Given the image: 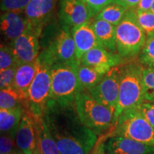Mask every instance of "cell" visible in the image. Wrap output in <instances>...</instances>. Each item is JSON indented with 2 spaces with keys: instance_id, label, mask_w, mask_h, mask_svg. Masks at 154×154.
I'll return each mask as SVG.
<instances>
[{
  "instance_id": "obj_2",
  "label": "cell",
  "mask_w": 154,
  "mask_h": 154,
  "mask_svg": "<svg viewBox=\"0 0 154 154\" xmlns=\"http://www.w3.org/2000/svg\"><path fill=\"white\" fill-rule=\"evenodd\" d=\"M120 86L118 106L116 110L114 126L124 111L138 108L145 101L142 84L143 66L140 63H129L120 66Z\"/></svg>"
},
{
  "instance_id": "obj_32",
  "label": "cell",
  "mask_w": 154,
  "mask_h": 154,
  "mask_svg": "<svg viewBox=\"0 0 154 154\" xmlns=\"http://www.w3.org/2000/svg\"><path fill=\"white\" fill-rule=\"evenodd\" d=\"M87 6L94 16L96 17L106 6L109 4L114 3V0H82Z\"/></svg>"
},
{
  "instance_id": "obj_22",
  "label": "cell",
  "mask_w": 154,
  "mask_h": 154,
  "mask_svg": "<svg viewBox=\"0 0 154 154\" xmlns=\"http://www.w3.org/2000/svg\"><path fill=\"white\" fill-rule=\"evenodd\" d=\"M23 106L29 108V98L14 86L3 88L0 91V109H13Z\"/></svg>"
},
{
  "instance_id": "obj_7",
  "label": "cell",
  "mask_w": 154,
  "mask_h": 154,
  "mask_svg": "<svg viewBox=\"0 0 154 154\" xmlns=\"http://www.w3.org/2000/svg\"><path fill=\"white\" fill-rule=\"evenodd\" d=\"M111 136H120L154 146V128L138 108L124 111L119 116Z\"/></svg>"
},
{
  "instance_id": "obj_27",
  "label": "cell",
  "mask_w": 154,
  "mask_h": 154,
  "mask_svg": "<svg viewBox=\"0 0 154 154\" xmlns=\"http://www.w3.org/2000/svg\"><path fill=\"white\" fill-rule=\"evenodd\" d=\"M138 60L143 67L154 69V36L146 39L145 45L138 55Z\"/></svg>"
},
{
  "instance_id": "obj_8",
  "label": "cell",
  "mask_w": 154,
  "mask_h": 154,
  "mask_svg": "<svg viewBox=\"0 0 154 154\" xmlns=\"http://www.w3.org/2000/svg\"><path fill=\"white\" fill-rule=\"evenodd\" d=\"M120 75V66L113 67L99 84L88 92L98 103L110 110L113 116L118 106Z\"/></svg>"
},
{
  "instance_id": "obj_3",
  "label": "cell",
  "mask_w": 154,
  "mask_h": 154,
  "mask_svg": "<svg viewBox=\"0 0 154 154\" xmlns=\"http://www.w3.org/2000/svg\"><path fill=\"white\" fill-rule=\"evenodd\" d=\"M116 52L123 59L139 55L145 45L146 35L140 26L136 9H130L116 26Z\"/></svg>"
},
{
  "instance_id": "obj_10",
  "label": "cell",
  "mask_w": 154,
  "mask_h": 154,
  "mask_svg": "<svg viewBox=\"0 0 154 154\" xmlns=\"http://www.w3.org/2000/svg\"><path fill=\"white\" fill-rule=\"evenodd\" d=\"M15 142L24 154H41L38 149L35 119L29 108L24 109Z\"/></svg>"
},
{
  "instance_id": "obj_12",
  "label": "cell",
  "mask_w": 154,
  "mask_h": 154,
  "mask_svg": "<svg viewBox=\"0 0 154 154\" xmlns=\"http://www.w3.org/2000/svg\"><path fill=\"white\" fill-rule=\"evenodd\" d=\"M93 17V13L82 0H61L59 18L64 25L72 28L90 22Z\"/></svg>"
},
{
  "instance_id": "obj_21",
  "label": "cell",
  "mask_w": 154,
  "mask_h": 154,
  "mask_svg": "<svg viewBox=\"0 0 154 154\" xmlns=\"http://www.w3.org/2000/svg\"><path fill=\"white\" fill-rule=\"evenodd\" d=\"M36 69H37L36 60L33 62L19 65L17 67L14 87L27 97L29 89L36 75Z\"/></svg>"
},
{
  "instance_id": "obj_35",
  "label": "cell",
  "mask_w": 154,
  "mask_h": 154,
  "mask_svg": "<svg viewBox=\"0 0 154 154\" xmlns=\"http://www.w3.org/2000/svg\"><path fill=\"white\" fill-rule=\"evenodd\" d=\"M154 0H140L136 9L141 11L151 10Z\"/></svg>"
},
{
  "instance_id": "obj_20",
  "label": "cell",
  "mask_w": 154,
  "mask_h": 154,
  "mask_svg": "<svg viewBox=\"0 0 154 154\" xmlns=\"http://www.w3.org/2000/svg\"><path fill=\"white\" fill-rule=\"evenodd\" d=\"M34 119L38 149L42 154H61L51 133L48 129L43 116H34Z\"/></svg>"
},
{
  "instance_id": "obj_19",
  "label": "cell",
  "mask_w": 154,
  "mask_h": 154,
  "mask_svg": "<svg viewBox=\"0 0 154 154\" xmlns=\"http://www.w3.org/2000/svg\"><path fill=\"white\" fill-rule=\"evenodd\" d=\"M24 107L13 109H0V131L1 134L9 135L15 140Z\"/></svg>"
},
{
  "instance_id": "obj_23",
  "label": "cell",
  "mask_w": 154,
  "mask_h": 154,
  "mask_svg": "<svg viewBox=\"0 0 154 154\" xmlns=\"http://www.w3.org/2000/svg\"><path fill=\"white\" fill-rule=\"evenodd\" d=\"M77 72L82 89L87 92L97 86L106 74L95 67L82 64L79 65Z\"/></svg>"
},
{
  "instance_id": "obj_13",
  "label": "cell",
  "mask_w": 154,
  "mask_h": 154,
  "mask_svg": "<svg viewBox=\"0 0 154 154\" xmlns=\"http://www.w3.org/2000/svg\"><path fill=\"white\" fill-rule=\"evenodd\" d=\"M106 154H154V146L124 136H110L104 142Z\"/></svg>"
},
{
  "instance_id": "obj_33",
  "label": "cell",
  "mask_w": 154,
  "mask_h": 154,
  "mask_svg": "<svg viewBox=\"0 0 154 154\" xmlns=\"http://www.w3.org/2000/svg\"><path fill=\"white\" fill-rule=\"evenodd\" d=\"M138 108L142 115L154 128V103L143 101Z\"/></svg>"
},
{
  "instance_id": "obj_38",
  "label": "cell",
  "mask_w": 154,
  "mask_h": 154,
  "mask_svg": "<svg viewBox=\"0 0 154 154\" xmlns=\"http://www.w3.org/2000/svg\"><path fill=\"white\" fill-rule=\"evenodd\" d=\"M0 154H4V153H0Z\"/></svg>"
},
{
  "instance_id": "obj_29",
  "label": "cell",
  "mask_w": 154,
  "mask_h": 154,
  "mask_svg": "<svg viewBox=\"0 0 154 154\" xmlns=\"http://www.w3.org/2000/svg\"><path fill=\"white\" fill-rule=\"evenodd\" d=\"M0 151L4 154H24L17 147L14 138L6 134H1Z\"/></svg>"
},
{
  "instance_id": "obj_16",
  "label": "cell",
  "mask_w": 154,
  "mask_h": 154,
  "mask_svg": "<svg viewBox=\"0 0 154 154\" xmlns=\"http://www.w3.org/2000/svg\"><path fill=\"white\" fill-rule=\"evenodd\" d=\"M71 32L76 45L77 60L79 63L82 57L88 51L96 47H103L96 35L91 22H88L72 27Z\"/></svg>"
},
{
  "instance_id": "obj_37",
  "label": "cell",
  "mask_w": 154,
  "mask_h": 154,
  "mask_svg": "<svg viewBox=\"0 0 154 154\" xmlns=\"http://www.w3.org/2000/svg\"><path fill=\"white\" fill-rule=\"evenodd\" d=\"M151 10L152 11V12H153V14H154V2H153V5H152V7H151Z\"/></svg>"
},
{
  "instance_id": "obj_5",
  "label": "cell",
  "mask_w": 154,
  "mask_h": 154,
  "mask_svg": "<svg viewBox=\"0 0 154 154\" xmlns=\"http://www.w3.org/2000/svg\"><path fill=\"white\" fill-rule=\"evenodd\" d=\"M78 66L61 63L53 64L49 99L61 105L74 104L77 94L84 91L79 80Z\"/></svg>"
},
{
  "instance_id": "obj_28",
  "label": "cell",
  "mask_w": 154,
  "mask_h": 154,
  "mask_svg": "<svg viewBox=\"0 0 154 154\" xmlns=\"http://www.w3.org/2000/svg\"><path fill=\"white\" fill-rule=\"evenodd\" d=\"M19 66L11 46L2 44L0 49V70Z\"/></svg>"
},
{
  "instance_id": "obj_6",
  "label": "cell",
  "mask_w": 154,
  "mask_h": 154,
  "mask_svg": "<svg viewBox=\"0 0 154 154\" xmlns=\"http://www.w3.org/2000/svg\"><path fill=\"white\" fill-rule=\"evenodd\" d=\"M37 69L28 92L29 109L36 117L43 116L44 109L50 99L51 67L54 62L44 49L37 59Z\"/></svg>"
},
{
  "instance_id": "obj_17",
  "label": "cell",
  "mask_w": 154,
  "mask_h": 154,
  "mask_svg": "<svg viewBox=\"0 0 154 154\" xmlns=\"http://www.w3.org/2000/svg\"><path fill=\"white\" fill-rule=\"evenodd\" d=\"M32 27L24 12L5 11L1 15L2 33L11 42Z\"/></svg>"
},
{
  "instance_id": "obj_4",
  "label": "cell",
  "mask_w": 154,
  "mask_h": 154,
  "mask_svg": "<svg viewBox=\"0 0 154 154\" xmlns=\"http://www.w3.org/2000/svg\"><path fill=\"white\" fill-rule=\"evenodd\" d=\"M74 106L82 124L97 136L114 126L111 111L98 103L87 91H83L77 94Z\"/></svg>"
},
{
  "instance_id": "obj_9",
  "label": "cell",
  "mask_w": 154,
  "mask_h": 154,
  "mask_svg": "<svg viewBox=\"0 0 154 154\" xmlns=\"http://www.w3.org/2000/svg\"><path fill=\"white\" fill-rule=\"evenodd\" d=\"M47 54L56 63L79 65L77 60L76 45L69 26L64 25L47 49Z\"/></svg>"
},
{
  "instance_id": "obj_18",
  "label": "cell",
  "mask_w": 154,
  "mask_h": 154,
  "mask_svg": "<svg viewBox=\"0 0 154 154\" xmlns=\"http://www.w3.org/2000/svg\"><path fill=\"white\" fill-rule=\"evenodd\" d=\"M91 24L96 36L103 47L111 52L117 54L116 26L101 19H95Z\"/></svg>"
},
{
  "instance_id": "obj_11",
  "label": "cell",
  "mask_w": 154,
  "mask_h": 154,
  "mask_svg": "<svg viewBox=\"0 0 154 154\" xmlns=\"http://www.w3.org/2000/svg\"><path fill=\"white\" fill-rule=\"evenodd\" d=\"M38 34L33 27L11 42V47L18 65L33 62L39 55Z\"/></svg>"
},
{
  "instance_id": "obj_26",
  "label": "cell",
  "mask_w": 154,
  "mask_h": 154,
  "mask_svg": "<svg viewBox=\"0 0 154 154\" xmlns=\"http://www.w3.org/2000/svg\"><path fill=\"white\" fill-rule=\"evenodd\" d=\"M140 26L146 35V39L154 36V14L151 10L141 11L136 9Z\"/></svg>"
},
{
  "instance_id": "obj_30",
  "label": "cell",
  "mask_w": 154,
  "mask_h": 154,
  "mask_svg": "<svg viewBox=\"0 0 154 154\" xmlns=\"http://www.w3.org/2000/svg\"><path fill=\"white\" fill-rule=\"evenodd\" d=\"M31 0H1V10L14 12H24Z\"/></svg>"
},
{
  "instance_id": "obj_34",
  "label": "cell",
  "mask_w": 154,
  "mask_h": 154,
  "mask_svg": "<svg viewBox=\"0 0 154 154\" xmlns=\"http://www.w3.org/2000/svg\"><path fill=\"white\" fill-rule=\"evenodd\" d=\"M140 0H114V3L118 4L127 9L137 8Z\"/></svg>"
},
{
  "instance_id": "obj_25",
  "label": "cell",
  "mask_w": 154,
  "mask_h": 154,
  "mask_svg": "<svg viewBox=\"0 0 154 154\" xmlns=\"http://www.w3.org/2000/svg\"><path fill=\"white\" fill-rule=\"evenodd\" d=\"M142 84L145 101L154 103V69L143 66Z\"/></svg>"
},
{
  "instance_id": "obj_24",
  "label": "cell",
  "mask_w": 154,
  "mask_h": 154,
  "mask_svg": "<svg viewBox=\"0 0 154 154\" xmlns=\"http://www.w3.org/2000/svg\"><path fill=\"white\" fill-rule=\"evenodd\" d=\"M128 9L116 3H111L106 6L95 17V19H101L116 26Z\"/></svg>"
},
{
  "instance_id": "obj_31",
  "label": "cell",
  "mask_w": 154,
  "mask_h": 154,
  "mask_svg": "<svg viewBox=\"0 0 154 154\" xmlns=\"http://www.w3.org/2000/svg\"><path fill=\"white\" fill-rule=\"evenodd\" d=\"M17 67L18 66H13L0 71V88L1 89L14 86Z\"/></svg>"
},
{
  "instance_id": "obj_14",
  "label": "cell",
  "mask_w": 154,
  "mask_h": 154,
  "mask_svg": "<svg viewBox=\"0 0 154 154\" xmlns=\"http://www.w3.org/2000/svg\"><path fill=\"white\" fill-rule=\"evenodd\" d=\"M123 61L124 59L118 54L112 53L104 47H100L94 48L86 52L81 59L80 64L94 66L106 74L111 68L121 64Z\"/></svg>"
},
{
  "instance_id": "obj_36",
  "label": "cell",
  "mask_w": 154,
  "mask_h": 154,
  "mask_svg": "<svg viewBox=\"0 0 154 154\" xmlns=\"http://www.w3.org/2000/svg\"><path fill=\"white\" fill-rule=\"evenodd\" d=\"M92 154H106L104 151V143L98 144L95 147V150Z\"/></svg>"
},
{
  "instance_id": "obj_1",
  "label": "cell",
  "mask_w": 154,
  "mask_h": 154,
  "mask_svg": "<svg viewBox=\"0 0 154 154\" xmlns=\"http://www.w3.org/2000/svg\"><path fill=\"white\" fill-rule=\"evenodd\" d=\"M43 119L61 154H91L97 136L82 124L74 104L61 105L49 99Z\"/></svg>"
},
{
  "instance_id": "obj_15",
  "label": "cell",
  "mask_w": 154,
  "mask_h": 154,
  "mask_svg": "<svg viewBox=\"0 0 154 154\" xmlns=\"http://www.w3.org/2000/svg\"><path fill=\"white\" fill-rule=\"evenodd\" d=\"M56 3L57 0H31L24 9L25 16L39 35L52 14Z\"/></svg>"
}]
</instances>
